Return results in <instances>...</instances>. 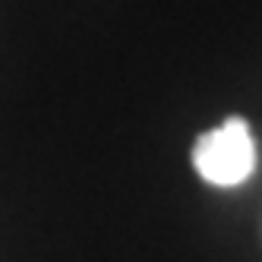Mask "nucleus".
<instances>
[{"label":"nucleus","mask_w":262,"mask_h":262,"mask_svg":"<svg viewBox=\"0 0 262 262\" xmlns=\"http://www.w3.org/2000/svg\"><path fill=\"white\" fill-rule=\"evenodd\" d=\"M193 167L212 186H237L256 171V142L243 117H228L193 142Z\"/></svg>","instance_id":"nucleus-1"}]
</instances>
